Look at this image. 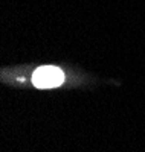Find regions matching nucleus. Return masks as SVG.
<instances>
[{
	"instance_id": "f257e3e1",
	"label": "nucleus",
	"mask_w": 145,
	"mask_h": 152,
	"mask_svg": "<svg viewBox=\"0 0 145 152\" xmlns=\"http://www.w3.org/2000/svg\"><path fill=\"white\" fill-rule=\"evenodd\" d=\"M64 81V75L58 67L54 66H44L34 72L32 82L38 88H54L61 85Z\"/></svg>"
}]
</instances>
